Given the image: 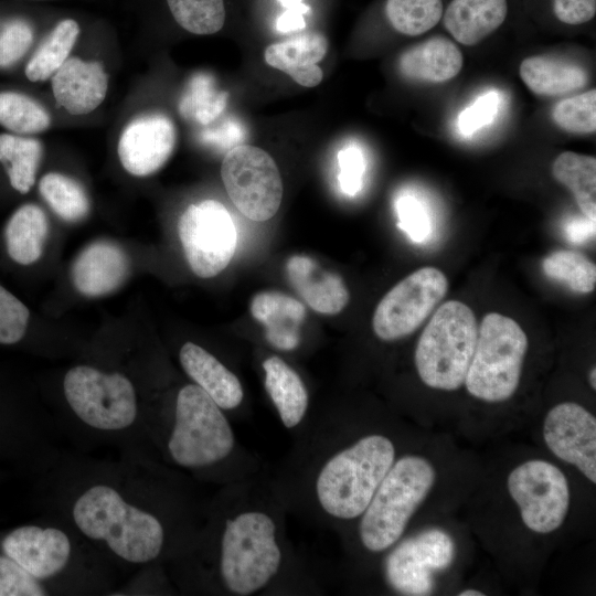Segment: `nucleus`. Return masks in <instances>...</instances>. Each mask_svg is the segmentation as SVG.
Returning a JSON list of instances; mask_svg holds the SVG:
<instances>
[{"label":"nucleus","instance_id":"nucleus-1","mask_svg":"<svg viewBox=\"0 0 596 596\" xmlns=\"http://www.w3.org/2000/svg\"><path fill=\"white\" fill-rule=\"evenodd\" d=\"M41 477L47 514L73 528L118 572L167 554V491L147 454L97 459L62 451Z\"/></svg>","mask_w":596,"mask_h":596},{"label":"nucleus","instance_id":"nucleus-2","mask_svg":"<svg viewBox=\"0 0 596 596\" xmlns=\"http://www.w3.org/2000/svg\"><path fill=\"white\" fill-rule=\"evenodd\" d=\"M64 415L57 426L83 445L146 454L150 444L139 390L119 369L70 368L61 384Z\"/></svg>","mask_w":596,"mask_h":596},{"label":"nucleus","instance_id":"nucleus-3","mask_svg":"<svg viewBox=\"0 0 596 596\" xmlns=\"http://www.w3.org/2000/svg\"><path fill=\"white\" fill-rule=\"evenodd\" d=\"M0 551L40 582L50 596L110 595L118 571L58 518L23 524L0 539Z\"/></svg>","mask_w":596,"mask_h":596},{"label":"nucleus","instance_id":"nucleus-4","mask_svg":"<svg viewBox=\"0 0 596 596\" xmlns=\"http://www.w3.org/2000/svg\"><path fill=\"white\" fill-rule=\"evenodd\" d=\"M177 466L199 470L226 458L234 447L233 430L222 408L195 383L181 386L170 418L152 438Z\"/></svg>","mask_w":596,"mask_h":596},{"label":"nucleus","instance_id":"nucleus-5","mask_svg":"<svg viewBox=\"0 0 596 596\" xmlns=\"http://www.w3.org/2000/svg\"><path fill=\"white\" fill-rule=\"evenodd\" d=\"M395 458L393 443L382 435H368L331 457L316 482L322 509L338 519L361 515Z\"/></svg>","mask_w":596,"mask_h":596},{"label":"nucleus","instance_id":"nucleus-6","mask_svg":"<svg viewBox=\"0 0 596 596\" xmlns=\"http://www.w3.org/2000/svg\"><path fill=\"white\" fill-rule=\"evenodd\" d=\"M478 337L473 311L458 300L444 302L424 328L415 349V365L423 383L455 391L466 379Z\"/></svg>","mask_w":596,"mask_h":596},{"label":"nucleus","instance_id":"nucleus-7","mask_svg":"<svg viewBox=\"0 0 596 596\" xmlns=\"http://www.w3.org/2000/svg\"><path fill=\"white\" fill-rule=\"evenodd\" d=\"M435 482V469L419 456L398 459L381 481L359 526L363 545L380 552L403 534L409 519Z\"/></svg>","mask_w":596,"mask_h":596},{"label":"nucleus","instance_id":"nucleus-8","mask_svg":"<svg viewBox=\"0 0 596 596\" xmlns=\"http://www.w3.org/2000/svg\"><path fill=\"white\" fill-rule=\"evenodd\" d=\"M275 533L274 521L259 511L226 520L220 541L219 572L231 593L249 595L275 576L281 562Z\"/></svg>","mask_w":596,"mask_h":596},{"label":"nucleus","instance_id":"nucleus-9","mask_svg":"<svg viewBox=\"0 0 596 596\" xmlns=\"http://www.w3.org/2000/svg\"><path fill=\"white\" fill-rule=\"evenodd\" d=\"M529 341L520 324L498 312L478 327L475 352L464 384L473 397L498 403L517 391Z\"/></svg>","mask_w":596,"mask_h":596},{"label":"nucleus","instance_id":"nucleus-10","mask_svg":"<svg viewBox=\"0 0 596 596\" xmlns=\"http://www.w3.org/2000/svg\"><path fill=\"white\" fill-rule=\"evenodd\" d=\"M221 177L237 210L249 220L263 222L278 211L283 182L275 160L263 149L242 145L225 155Z\"/></svg>","mask_w":596,"mask_h":596},{"label":"nucleus","instance_id":"nucleus-11","mask_svg":"<svg viewBox=\"0 0 596 596\" xmlns=\"http://www.w3.org/2000/svg\"><path fill=\"white\" fill-rule=\"evenodd\" d=\"M178 233L190 268L201 278L216 276L234 256L236 225L219 201L189 205L179 219Z\"/></svg>","mask_w":596,"mask_h":596},{"label":"nucleus","instance_id":"nucleus-12","mask_svg":"<svg viewBox=\"0 0 596 596\" xmlns=\"http://www.w3.org/2000/svg\"><path fill=\"white\" fill-rule=\"evenodd\" d=\"M448 279L435 267L419 268L397 283L377 304L374 333L384 341L402 339L415 331L448 290Z\"/></svg>","mask_w":596,"mask_h":596},{"label":"nucleus","instance_id":"nucleus-13","mask_svg":"<svg viewBox=\"0 0 596 596\" xmlns=\"http://www.w3.org/2000/svg\"><path fill=\"white\" fill-rule=\"evenodd\" d=\"M508 490L531 531L550 533L563 523L570 490L565 475L553 464L541 459L523 462L510 472Z\"/></svg>","mask_w":596,"mask_h":596},{"label":"nucleus","instance_id":"nucleus-14","mask_svg":"<svg viewBox=\"0 0 596 596\" xmlns=\"http://www.w3.org/2000/svg\"><path fill=\"white\" fill-rule=\"evenodd\" d=\"M455 557L453 538L440 529H428L401 542L385 561V576L393 589L411 596L432 594L434 575L450 566Z\"/></svg>","mask_w":596,"mask_h":596},{"label":"nucleus","instance_id":"nucleus-15","mask_svg":"<svg viewBox=\"0 0 596 596\" xmlns=\"http://www.w3.org/2000/svg\"><path fill=\"white\" fill-rule=\"evenodd\" d=\"M543 437L550 450L574 465L593 483L596 482V418L576 403L555 405L546 415Z\"/></svg>","mask_w":596,"mask_h":596},{"label":"nucleus","instance_id":"nucleus-16","mask_svg":"<svg viewBox=\"0 0 596 596\" xmlns=\"http://www.w3.org/2000/svg\"><path fill=\"white\" fill-rule=\"evenodd\" d=\"M175 145V128L163 114L142 115L131 120L120 135L118 157L127 172L146 177L158 171Z\"/></svg>","mask_w":596,"mask_h":596},{"label":"nucleus","instance_id":"nucleus-17","mask_svg":"<svg viewBox=\"0 0 596 596\" xmlns=\"http://www.w3.org/2000/svg\"><path fill=\"white\" fill-rule=\"evenodd\" d=\"M108 76L103 64L68 57L52 76L55 100L72 115L95 110L105 99Z\"/></svg>","mask_w":596,"mask_h":596},{"label":"nucleus","instance_id":"nucleus-18","mask_svg":"<svg viewBox=\"0 0 596 596\" xmlns=\"http://www.w3.org/2000/svg\"><path fill=\"white\" fill-rule=\"evenodd\" d=\"M286 272L296 292L317 312L337 315L348 305L350 294L342 277L322 268L310 256H291Z\"/></svg>","mask_w":596,"mask_h":596},{"label":"nucleus","instance_id":"nucleus-19","mask_svg":"<svg viewBox=\"0 0 596 596\" xmlns=\"http://www.w3.org/2000/svg\"><path fill=\"white\" fill-rule=\"evenodd\" d=\"M129 263L125 252L110 242H95L75 259L72 278L76 289L91 297L118 288L127 278Z\"/></svg>","mask_w":596,"mask_h":596},{"label":"nucleus","instance_id":"nucleus-20","mask_svg":"<svg viewBox=\"0 0 596 596\" xmlns=\"http://www.w3.org/2000/svg\"><path fill=\"white\" fill-rule=\"evenodd\" d=\"M328 51V40L320 32H307L291 39L268 45L265 62L285 72L296 83L305 87L317 86L323 77L317 65Z\"/></svg>","mask_w":596,"mask_h":596},{"label":"nucleus","instance_id":"nucleus-21","mask_svg":"<svg viewBox=\"0 0 596 596\" xmlns=\"http://www.w3.org/2000/svg\"><path fill=\"white\" fill-rule=\"evenodd\" d=\"M179 361L187 375L194 381L222 409H233L243 400V387L237 376L204 348L185 342Z\"/></svg>","mask_w":596,"mask_h":596},{"label":"nucleus","instance_id":"nucleus-22","mask_svg":"<svg viewBox=\"0 0 596 596\" xmlns=\"http://www.w3.org/2000/svg\"><path fill=\"white\" fill-rule=\"evenodd\" d=\"M251 313L265 327V337L272 345L284 351L298 347L306 317L300 301L276 290L260 291L251 301Z\"/></svg>","mask_w":596,"mask_h":596},{"label":"nucleus","instance_id":"nucleus-23","mask_svg":"<svg viewBox=\"0 0 596 596\" xmlns=\"http://www.w3.org/2000/svg\"><path fill=\"white\" fill-rule=\"evenodd\" d=\"M507 13V0H451L443 21L455 40L471 46L494 32Z\"/></svg>","mask_w":596,"mask_h":596},{"label":"nucleus","instance_id":"nucleus-24","mask_svg":"<svg viewBox=\"0 0 596 596\" xmlns=\"http://www.w3.org/2000/svg\"><path fill=\"white\" fill-rule=\"evenodd\" d=\"M462 54L457 45L441 36L432 38L405 51L398 61L400 71L412 79L441 83L461 70Z\"/></svg>","mask_w":596,"mask_h":596},{"label":"nucleus","instance_id":"nucleus-25","mask_svg":"<svg viewBox=\"0 0 596 596\" xmlns=\"http://www.w3.org/2000/svg\"><path fill=\"white\" fill-rule=\"evenodd\" d=\"M47 233L44 211L32 203L21 205L4 227L3 243L8 257L21 266L35 263L42 255Z\"/></svg>","mask_w":596,"mask_h":596},{"label":"nucleus","instance_id":"nucleus-26","mask_svg":"<svg viewBox=\"0 0 596 596\" xmlns=\"http://www.w3.org/2000/svg\"><path fill=\"white\" fill-rule=\"evenodd\" d=\"M520 76L529 89L541 96L565 95L583 88L588 81L582 66L542 55L523 60Z\"/></svg>","mask_w":596,"mask_h":596},{"label":"nucleus","instance_id":"nucleus-27","mask_svg":"<svg viewBox=\"0 0 596 596\" xmlns=\"http://www.w3.org/2000/svg\"><path fill=\"white\" fill-rule=\"evenodd\" d=\"M265 389L287 428L297 426L308 407V392L298 373L279 356L263 362Z\"/></svg>","mask_w":596,"mask_h":596},{"label":"nucleus","instance_id":"nucleus-28","mask_svg":"<svg viewBox=\"0 0 596 596\" xmlns=\"http://www.w3.org/2000/svg\"><path fill=\"white\" fill-rule=\"evenodd\" d=\"M552 173L556 181L570 189L584 215L596 216V159L572 151L561 153L554 161Z\"/></svg>","mask_w":596,"mask_h":596},{"label":"nucleus","instance_id":"nucleus-29","mask_svg":"<svg viewBox=\"0 0 596 596\" xmlns=\"http://www.w3.org/2000/svg\"><path fill=\"white\" fill-rule=\"evenodd\" d=\"M42 155L41 142L34 138L0 135V162L3 163L10 185L24 194L35 182Z\"/></svg>","mask_w":596,"mask_h":596},{"label":"nucleus","instance_id":"nucleus-30","mask_svg":"<svg viewBox=\"0 0 596 596\" xmlns=\"http://www.w3.org/2000/svg\"><path fill=\"white\" fill-rule=\"evenodd\" d=\"M79 26L75 20L58 22L26 64L25 76L31 82L45 81L64 64L76 43Z\"/></svg>","mask_w":596,"mask_h":596},{"label":"nucleus","instance_id":"nucleus-31","mask_svg":"<svg viewBox=\"0 0 596 596\" xmlns=\"http://www.w3.org/2000/svg\"><path fill=\"white\" fill-rule=\"evenodd\" d=\"M544 274L568 289L579 294H589L596 285V266L584 254L560 249L546 256L542 262Z\"/></svg>","mask_w":596,"mask_h":596},{"label":"nucleus","instance_id":"nucleus-32","mask_svg":"<svg viewBox=\"0 0 596 596\" xmlns=\"http://www.w3.org/2000/svg\"><path fill=\"white\" fill-rule=\"evenodd\" d=\"M39 191L51 209L65 221H79L89 210L83 188L64 174L52 172L43 175Z\"/></svg>","mask_w":596,"mask_h":596},{"label":"nucleus","instance_id":"nucleus-33","mask_svg":"<svg viewBox=\"0 0 596 596\" xmlns=\"http://www.w3.org/2000/svg\"><path fill=\"white\" fill-rule=\"evenodd\" d=\"M386 17L392 26L405 35H419L433 29L443 18L441 0H387Z\"/></svg>","mask_w":596,"mask_h":596},{"label":"nucleus","instance_id":"nucleus-34","mask_svg":"<svg viewBox=\"0 0 596 596\" xmlns=\"http://www.w3.org/2000/svg\"><path fill=\"white\" fill-rule=\"evenodd\" d=\"M51 124L50 115L34 99L14 92L0 93V125L17 134H39Z\"/></svg>","mask_w":596,"mask_h":596},{"label":"nucleus","instance_id":"nucleus-35","mask_svg":"<svg viewBox=\"0 0 596 596\" xmlns=\"http://www.w3.org/2000/svg\"><path fill=\"white\" fill-rule=\"evenodd\" d=\"M177 23L200 35L220 31L225 22L224 0H167Z\"/></svg>","mask_w":596,"mask_h":596},{"label":"nucleus","instance_id":"nucleus-36","mask_svg":"<svg viewBox=\"0 0 596 596\" xmlns=\"http://www.w3.org/2000/svg\"><path fill=\"white\" fill-rule=\"evenodd\" d=\"M553 120L565 131L590 134L596 130V91L592 89L558 102Z\"/></svg>","mask_w":596,"mask_h":596},{"label":"nucleus","instance_id":"nucleus-37","mask_svg":"<svg viewBox=\"0 0 596 596\" xmlns=\"http://www.w3.org/2000/svg\"><path fill=\"white\" fill-rule=\"evenodd\" d=\"M29 308L0 284V345L21 343L29 330Z\"/></svg>","mask_w":596,"mask_h":596},{"label":"nucleus","instance_id":"nucleus-38","mask_svg":"<svg viewBox=\"0 0 596 596\" xmlns=\"http://www.w3.org/2000/svg\"><path fill=\"white\" fill-rule=\"evenodd\" d=\"M209 77L198 75L192 78L188 94L180 103V111L184 116L193 114L202 124L211 121L222 109L224 103L220 96H214Z\"/></svg>","mask_w":596,"mask_h":596},{"label":"nucleus","instance_id":"nucleus-39","mask_svg":"<svg viewBox=\"0 0 596 596\" xmlns=\"http://www.w3.org/2000/svg\"><path fill=\"white\" fill-rule=\"evenodd\" d=\"M0 596H50L47 589L0 551Z\"/></svg>","mask_w":596,"mask_h":596},{"label":"nucleus","instance_id":"nucleus-40","mask_svg":"<svg viewBox=\"0 0 596 596\" xmlns=\"http://www.w3.org/2000/svg\"><path fill=\"white\" fill-rule=\"evenodd\" d=\"M33 41V29L22 19H13L0 28V67L17 63Z\"/></svg>","mask_w":596,"mask_h":596},{"label":"nucleus","instance_id":"nucleus-41","mask_svg":"<svg viewBox=\"0 0 596 596\" xmlns=\"http://www.w3.org/2000/svg\"><path fill=\"white\" fill-rule=\"evenodd\" d=\"M499 96L496 92L481 95L471 106L458 116V129L461 135L470 136L489 125L498 111Z\"/></svg>","mask_w":596,"mask_h":596},{"label":"nucleus","instance_id":"nucleus-42","mask_svg":"<svg viewBox=\"0 0 596 596\" xmlns=\"http://www.w3.org/2000/svg\"><path fill=\"white\" fill-rule=\"evenodd\" d=\"M340 167L339 183L341 190L350 195H355L362 188L364 174V159L361 150L355 146H349L338 153Z\"/></svg>","mask_w":596,"mask_h":596},{"label":"nucleus","instance_id":"nucleus-43","mask_svg":"<svg viewBox=\"0 0 596 596\" xmlns=\"http://www.w3.org/2000/svg\"><path fill=\"white\" fill-rule=\"evenodd\" d=\"M396 213L400 219L398 225L403 228L413 240L422 241L427 233V217L425 212L412 196H402L396 201Z\"/></svg>","mask_w":596,"mask_h":596},{"label":"nucleus","instance_id":"nucleus-44","mask_svg":"<svg viewBox=\"0 0 596 596\" xmlns=\"http://www.w3.org/2000/svg\"><path fill=\"white\" fill-rule=\"evenodd\" d=\"M553 11L555 17L565 24H583L594 18L596 0H553Z\"/></svg>","mask_w":596,"mask_h":596},{"label":"nucleus","instance_id":"nucleus-45","mask_svg":"<svg viewBox=\"0 0 596 596\" xmlns=\"http://www.w3.org/2000/svg\"><path fill=\"white\" fill-rule=\"evenodd\" d=\"M305 28L302 12L295 9H288L277 21V29L281 32L300 30Z\"/></svg>","mask_w":596,"mask_h":596},{"label":"nucleus","instance_id":"nucleus-46","mask_svg":"<svg viewBox=\"0 0 596 596\" xmlns=\"http://www.w3.org/2000/svg\"><path fill=\"white\" fill-rule=\"evenodd\" d=\"M283 6L288 9L299 10L302 13L308 11V8L301 4V0H280Z\"/></svg>","mask_w":596,"mask_h":596},{"label":"nucleus","instance_id":"nucleus-47","mask_svg":"<svg viewBox=\"0 0 596 596\" xmlns=\"http://www.w3.org/2000/svg\"><path fill=\"white\" fill-rule=\"evenodd\" d=\"M589 384L593 387V390L596 389V370L595 366H593L588 374Z\"/></svg>","mask_w":596,"mask_h":596},{"label":"nucleus","instance_id":"nucleus-48","mask_svg":"<svg viewBox=\"0 0 596 596\" xmlns=\"http://www.w3.org/2000/svg\"><path fill=\"white\" fill-rule=\"evenodd\" d=\"M460 596H483L485 594L476 589H466L459 594Z\"/></svg>","mask_w":596,"mask_h":596}]
</instances>
